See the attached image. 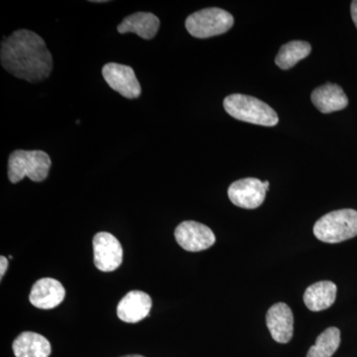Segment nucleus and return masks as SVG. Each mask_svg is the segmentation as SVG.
<instances>
[{
    "label": "nucleus",
    "instance_id": "obj_1",
    "mask_svg": "<svg viewBox=\"0 0 357 357\" xmlns=\"http://www.w3.org/2000/svg\"><path fill=\"white\" fill-rule=\"evenodd\" d=\"M0 60L9 74L29 83L44 81L53 70V58L46 43L30 30H16L4 38Z\"/></svg>",
    "mask_w": 357,
    "mask_h": 357
},
{
    "label": "nucleus",
    "instance_id": "obj_2",
    "mask_svg": "<svg viewBox=\"0 0 357 357\" xmlns=\"http://www.w3.org/2000/svg\"><path fill=\"white\" fill-rule=\"evenodd\" d=\"M225 112L237 119L262 126H275L279 122L276 112L271 107L253 96L234 93L223 100Z\"/></svg>",
    "mask_w": 357,
    "mask_h": 357
},
{
    "label": "nucleus",
    "instance_id": "obj_3",
    "mask_svg": "<svg viewBox=\"0 0 357 357\" xmlns=\"http://www.w3.org/2000/svg\"><path fill=\"white\" fill-rule=\"evenodd\" d=\"M52 161L41 150H16L9 156L8 178L13 184L28 177L33 182H43L50 171Z\"/></svg>",
    "mask_w": 357,
    "mask_h": 357
},
{
    "label": "nucleus",
    "instance_id": "obj_4",
    "mask_svg": "<svg viewBox=\"0 0 357 357\" xmlns=\"http://www.w3.org/2000/svg\"><path fill=\"white\" fill-rule=\"evenodd\" d=\"M314 234L326 243H340L357 236V211L351 208L326 213L314 225Z\"/></svg>",
    "mask_w": 357,
    "mask_h": 357
},
{
    "label": "nucleus",
    "instance_id": "obj_5",
    "mask_svg": "<svg viewBox=\"0 0 357 357\" xmlns=\"http://www.w3.org/2000/svg\"><path fill=\"white\" fill-rule=\"evenodd\" d=\"M234 23L231 14L218 7H211L191 14L185 20V28L195 38L206 39L225 34Z\"/></svg>",
    "mask_w": 357,
    "mask_h": 357
},
{
    "label": "nucleus",
    "instance_id": "obj_6",
    "mask_svg": "<svg viewBox=\"0 0 357 357\" xmlns=\"http://www.w3.org/2000/svg\"><path fill=\"white\" fill-rule=\"evenodd\" d=\"M269 182H262L259 178H246L232 183L229 188V198L234 206L255 210L264 202Z\"/></svg>",
    "mask_w": 357,
    "mask_h": 357
},
{
    "label": "nucleus",
    "instance_id": "obj_7",
    "mask_svg": "<svg viewBox=\"0 0 357 357\" xmlns=\"http://www.w3.org/2000/svg\"><path fill=\"white\" fill-rule=\"evenodd\" d=\"M93 262L100 271L112 272L123 261V249L119 239L109 232H98L93 237Z\"/></svg>",
    "mask_w": 357,
    "mask_h": 357
},
{
    "label": "nucleus",
    "instance_id": "obj_8",
    "mask_svg": "<svg viewBox=\"0 0 357 357\" xmlns=\"http://www.w3.org/2000/svg\"><path fill=\"white\" fill-rule=\"evenodd\" d=\"M175 237L178 245L190 252L206 250L215 243L213 230L194 220L180 223L175 230Z\"/></svg>",
    "mask_w": 357,
    "mask_h": 357
},
{
    "label": "nucleus",
    "instance_id": "obj_9",
    "mask_svg": "<svg viewBox=\"0 0 357 357\" xmlns=\"http://www.w3.org/2000/svg\"><path fill=\"white\" fill-rule=\"evenodd\" d=\"M102 77L107 84L128 100L139 98L141 86L132 68L128 66L109 63L103 66Z\"/></svg>",
    "mask_w": 357,
    "mask_h": 357
},
{
    "label": "nucleus",
    "instance_id": "obj_10",
    "mask_svg": "<svg viewBox=\"0 0 357 357\" xmlns=\"http://www.w3.org/2000/svg\"><path fill=\"white\" fill-rule=\"evenodd\" d=\"M266 324L272 338L279 344H287L293 337L294 317L285 303H277L266 314Z\"/></svg>",
    "mask_w": 357,
    "mask_h": 357
},
{
    "label": "nucleus",
    "instance_id": "obj_11",
    "mask_svg": "<svg viewBox=\"0 0 357 357\" xmlns=\"http://www.w3.org/2000/svg\"><path fill=\"white\" fill-rule=\"evenodd\" d=\"M151 307L152 299L148 294L142 291H131L119 302L117 317L124 323H139L149 316Z\"/></svg>",
    "mask_w": 357,
    "mask_h": 357
},
{
    "label": "nucleus",
    "instance_id": "obj_12",
    "mask_svg": "<svg viewBox=\"0 0 357 357\" xmlns=\"http://www.w3.org/2000/svg\"><path fill=\"white\" fill-rule=\"evenodd\" d=\"M66 290L60 282L53 278L40 279L33 285L29 300L38 309L50 310L58 307L65 299Z\"/></svg>",
    "mask_w": 357,
    "mask_h": 357
},
{
    "label": "nucleus",
    "instance_id": "obj_13",
    "mask_svg": "<svg viewBox=\"0 0 357 357\" xmlns=\"http://www.w3.org/2000/svg\"><path fill=\"white\" fill-rule=\"evenodd\" d=\"M311 98L312 105L325 114L344 109L349 105L344 89L335 84L319 86L312 91Z\"/></svg>",
    "mask_w": 357,
    "mask_h": 357
},
{
    "label": "nucleus",
    "instance_id": "obj_14",
    "mask_svg": "<svg viewBox=\"0 0 357 357\" xmlns=\"http://www.w3.org/2000/svg\"><path fill=\"white\" fill-rule=\"evenodd\" d=\"M159 27V18L153 13H137L124 18L121 24L117 26V31L121 34L135 33L141 38L150 40L154 38Z\"/></svg>",
    "mask_w": 357,
    "mask_h": 357
},
{
    "label": "nucleus",
    "instance_id": "obj_15",
    "mask_svg": "<svg viewBox=\"0 0 357 357\" xmlns=\"http://www.w3.org/2000/svg\"><path fill=\"white\" fill-rule=\"evenodd\" d=\"M16 357H49L52 347L49 340L39 333L25 332L18 335L13 344Z\"/></svg>",
    "mask_w": 357,
    "mask_h": 357
},
{
    "label": "nucleus",
    "instance_id": "obj_16",
    "mask_svg": "<svg viewBox=\"0 0 357 357\" xmlns=\"http://www.w3.org/2000/svg\"><path fill=\"white\" fill-rule=\"evenodd\" d=\"M337 285L331 281H321L307 288L304 303L312 312L324 311L332 307L337 299Z\"/></svg>",
    "mask_w": 357,
    "mask_h": 357
},
{
    "label": "nucleus",
    "instance_id": "obj_17",
    "mask_svg": "<svg viewBox=\"0 0 357 357\" xmlns=\"http://www.w3.org/2000/svg\"><path fill=\"white\" fill-rule=\"evenodd\" d=\"M311 45L305 41H291L283 45L275 58V63L282 70H289L311 54Z\"/></svg>",
    "mask_w": 357,
    "mask_h": 357
},
{
    "label": "nucleus",
    "instance_id": "obj_18",
    "mask_svg": "<svg viewBox=\"0 0 357 357\" xmlns=\"http://www.w3.org/2000/svg\"><path fill=\"white\" fill-rule=\"evenodd\" d=\"M340 344V332L337 328H326L317 338L316 344L312 345L307 357H332Z\"/></svg>",
    "mask_w": 357,
    "mask_h": 357
},
{
    "label": "nucleus",
    "instance_id": "obj_19",
    "mask_svg": "<svg viewBox=\"0 0 357 357\" xmlns=\"http://www.w3.org/2000/svg\"><path fill=\"white\" fill-rule=\"evenodd\" d=\"M7 267H8V260L4 256L0 257V279L3 278L4 274H6Z\"/></svg>",
    "mask_w": 357,
    "mask_h": 357
},
{
    "label": "nucleus",
    "instance_id": "obj_20",
    "mask_svg": "<svg viewBox=\"0 0 357 357\" xmlns=\"http://www.w3.org/2000/svg\"><path fill=\"white\" fill-rule=\"evenodd\" d=\"M351 10L352 20H354V24H356L357 28V0L352 1Z\"/></svg>",
    "mask_w": 357,
    "mask_h": 357
},
{
    "label": "nucleus",
    "instance_id": "obj_21",
    "mask_svg": "<svg viewBox=\"0 0 357 357\" xmlns=\"http://www.w3.org/2000/svg\"><path fill=\"white\" fill-rule=\"evenodd\" d=\"M121 357H144V356H139V354H130V356H121Z\"/></svg>",
    "mask_w": 357,
    "mask_h": 357
}]
</instances>
